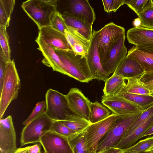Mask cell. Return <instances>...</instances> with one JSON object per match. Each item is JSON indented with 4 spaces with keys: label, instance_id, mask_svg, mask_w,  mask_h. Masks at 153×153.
<instances>
[{
    "label": "cell",
    "instance_id": "1",
    "mask_svg": "<svg viewBox=\"0 0 153 153\" xmlns=\"http://www.w3.org/2000/svg\"><path fill=\"white\" fill-rule=\"evenodd\" d=\"M45 98L46 105L45 113L53 120H86L70 108L66 95L58 91L51 88L48 89L46 93Z\"/></svg>",
    "mask_w": 153,
    "mask_h": 153
},
{
    "label": "cell",
    "instance_id": "2",
    "mask_svg": "<svg viewBox=\"0 0 153 153\" xmlns=\"http://www.w3.org/2000/svg\"><path fill=\"white\" fill-rule=\"evenodd\" d=\"M20 80L14 59L7 62L2 86L0 92V118L2 119L8 105L17 98L20 89Z\"/></svg>",
    "mask_w": 153,
    "mask_h": 153
},
{
    "label": "cell",
    "instance_id": "3",
    "mask_svg": "<svg viewBox=\"0 0 153 153\" xmlns=\"http://www.w3.org/2000/svg\"><path fill=\"white\" fill-rule=\"evenodd\" d=\"M54 51L69 76L82 82H88L93 79L85 57L76 54L73 50Z\"/></svg>",
    "mask_w": 153,
    "mask_h": 153
},
{
    "label": "cell",
    "instance_id": "4",
    "mask_svg": "<svg viewBox=\"0 0 153 153\" xmlns=\"http://www.w3.org/2000/svg\"><path fill=\"white\" fill-rule=\"evenodd\" d=\"M58 1L57 0H28L23 2L21 6L39 30L50 25L49 17L52 12L57 10Z\"/></svg>",
    "mask_w": 153,
    "mask_h": 153
},
{
    "label": "cell",
    "instance_id": "5",
    "mask_svg": "<svg viewBox=\"0 0 153 153\" xmlns=\"http://www.w3.org/2000/svg\"><path fill=\"white\" fill-rule=\"evenodd\" d=\"M142 112L120 115L113 127L100 141L95 152H102L115 147Z\"/></svg>",
    "mask_w": 153,
    "mask_h": 153
},
{
    "label": "cell",
    "instance_id": "6",
    "mask_svg": "<svg viewBox=\"0 0 153 153\" xmlns=\"http://www.w3.org/2000/svg\"><path fill=\"white\" fill-rule=\"evenodd\" d=\"M53 121L45 112L25 126L21 133V146L39 143L41 137L50 130Z\"/></svg>",
    "mask_w": 153,
    "mask_h": 153
},
{
    "label": "cell",
    "instance_id": "7",
    "mask_svg": "<svg viewBox=\"0 0 153 153\" xmlns=\"http://www.w3.org/2000/svg\"><path fill=\"white\" fill-rule=\"evenodd\" d=\"M98 49L102 66L105 62L111 50L125 33L124 28L111 22L98 31Z\"/></svg>",
    "mask_w": 153,
    "mask_h": 153
},
{
    "label": "cell",
    "instance_id": "8",
    "mask_svg": "<svg viewBox=\"0 0 153 153\" xmlns=\"http://www.w3.org/2000/svg\"><path fill=\"white\" fill-rule=\"evenodd\" d=\"M57 7L60 13H68L92 25L96 19L94 9L88 0H58Z\"/></svg>",
    "mask_w": 153,
    "mask_h": 153
},
{
    "label": "cell",
    "instance_id": "9",
    "mask_svg": "<svg viewBox=\"0 0 153 153\" xmlns=\"http://www.w3.org/2000/svg\"><path fill=\"white\" fill-rule=\"evenodd\" d=\"M119 115L112 114L102 120L91 123L87 128L86 142L91 151L96 152L100 141L113 127Z\"/></svg>",
    "mask_w": 153,
    "mask_h": 153
},
{
    "label": "cell",
    "instance_id": "10",
    "mask_svg": "<svg viewBox=\"0 0 153 153\" xmlns=\"http://www.w3.org/2000/svg\"><path fill=\"white\" fill-rule=\"evenodd\" d=\"M99 37L98 31L94 29L86 58L93 79L105 82L110 76L104 70L102 66L98 49Z\"/></svg>",
    "mask_w": 153,
    "mask_h": 153
},
{
    "label": "cell",
    "instance_id": "11",
    "mask_svg": "<svg viewBox=\"0 0 153 153\" xmlns=\"http://www.w3.org/2000/svg\"><path fill=\"white\" fill-rule=\"evenodd\" d=\"M45 153H73L68 139L49 131L41 138L39 142Z\"/></svg>",
    "mask_w": 153,
    "mask_h": 153
},
{
    "label": "cell",
    "instance_id": "12",
    "mask_svg": "<svg viewBox=\"0 0 153 153\" xmlns=\"http://www.w3.org/2000/svg\"><path fill=\"white\" fill-rule=\"evenodd\" d=\"M17 149L16 133L12 117L9 115L0 120L1 153H13Z\"/></svg>",
    "mask_w": 153,
    "mask_h": 153
},
{
    "label": "cell",
    "instance_id": "13",
    "mask_svg": "<svg viewBox=\"0 0 153 153\" xmlns=\"http://www.w3.org/2000/svg\"><path fill=\"white\" fill-rule=\"evenodd\" d=\"M101 101L112 114L117 115L138 113L144 110L118 95L111 96L104 95L102 97Z\"/></svg>",
    "mask_w": 153,
    "mask_h": 153
},
{
    "label": "cell",
    "instance_id": "14",
    "mask_svg": "<svg viewBox=\"0 0 153 153\" xmlns=\"http://www.w3.org/2000/svg\"><path fill=\"white\" fill-rule=\"evenodd\" d=\"M35 41L39 46L38 49L41 52L44 57L42 60V63L51 68L53 71L69 76V74L64 65L54 51L46 42L40 31Z\"/></svg>",
    "mask_w": 153,
    "mask_h": 153
},
{
    "label": "cell",
    "instance_id": "15",
    "mask_svg": "<svg viewBox=\"0 0 153 153\" xmlns=\"http://www.w3.org/2000/svg\"><path fill=\"white\" fill-rule=\"evenodd\" d=\"M66 95L70 108L80 116L90 122L91 102L88 98L76 88H71Z\"/></svg>",
    "mask_w": 153,
    "mask_h": 153
},
{
    "label": "cell",
    "instance_id": "16",
    "mask_svg": "<svg viewBox=\"0 0 153 153\" xmlns=\"http://www.w3.org/2000/svg\"><path fill=\"white\" fill-rule=\"evenodd\" d=\"M125 39V33L113 46L105 62L102 66L104 70L109 76L113 74L118 65L127 55Z\"/></svg>",
    "mask_w": 153,
    "mask_h": 153
},
{
    "label": "cell",
    "instance_id": "17",
    "mask_svg": "<svg viewBox=\"0 0 153 153\" xmlns=\"http://www.w3.org/2000/svg\"><path fill=\"white\" fill-rule=\"evenodd\" d=\"M45 41L54 50H73L65 35L49 25L39 30Z\"/></svg>",
    "mask_w": 153,
    "mask_h": 153
},
{
    "label": "cell",
    "instance_id": "18",
    "mask_svg": "<svg viewBox=\"0 0 153 153\" xmlns=\"http://www.w3.org/2000/svg\"><path fill=\"white\" fill-rule=\"evenodd\" d=\"M145 73L144 69L137 61L127 54L113 74L120 75L126 79L140 77Z\"/></svg>",
    "mask_w": 153,
    "mask_h": 153
},
{
    "label": "cell",
    "instance_id": "19",
    "mask_svg": "<svg viewBox=\"0 0 153 153\" xmlns=\"http://www.w3.org/2000/svg\"><path fill=\"white\" fill-rule=\"evenodd\" d=\"M130 44L137 46L153 45V29L139 26L129 29L126 34Z\"/></svg>",
    "mask_w": 153,
    "mask_h": 153
},
{
    "label": "cell",
    "instance_id": "20",
    "mask_svg": "<svg viewBox=\"0 0 153 153\" xmlns=\"http://www.w3.org/2000/svg\"><path fill=\"white\" fill-rule=\"evenodd\" d=\"M65 35L73 50L86 58L90 42L76 29L67 25Z\"/></svg>",
    "mask_w": 153,
    "mask_h": 153
},
{
    "label": "cell",
    "instance_id": "21",
    "mask_svg": "<svg viewBox=\"0 0 153 153\" xmlns=\"http://www.w3.org/2000/svg\"><path fill=\"white\" fill-rule=\"evenodd\" d=\"M153 125V114L127 137H123L115 147L123 149L132 146L143 136Z\"/></svg>",
    "mask_w": 153,
    "mask_h": 153
},
{
    "label": "cell",
    "instance_id": "22",
    "mask_svg": "<svg viewBox=\"0 0 153 153\" xmlns=\"http://www.w3.org/2000/svg\"><path fill=\"white\" fill-rule=\"evenodd\" d=\"M66 25L74 28L90 42L92 35V25L66 13H60Z\"/></svg>",
    "mask_w": 153,
    "mask_h": 153
},
{
    "label": "cell",
    "instance_id": "23",
    "mask_svg": "<svg viewBox=\"0 0 153 153\" xmlns=\"http://www.w3.org/2000/svg\"><path fill=\"white\" fill-rule=\"evenodd\" d=\"M127 54L137 61L145 73L153 71V54L141 50L134 45L128 50Z\"/></svg>",
    "mask_w": 153,
    "mask_h": 153
},
{
    "label": "cell",
    "instance_id": "24",
    "mask_svg": "<svg viewBox=\"0 0 153 153\" xmlns=\"http://www.w3.org/2000/svg\"><path fill=\"white\" fill-rule=\"evenodd\" d=\"M126 79L116 74H113L105 82L103 90L104 95L113 96L119 94L123 90L126 83Z\"/></svg>",
    "mask_w": 153,
    "mask_h": 153
},
{
    "label": "cell",
    "instance_id": "25",
    "mask_svg": "<svg viewBox=\"0 0 153 153\" xmlns=\"http://www.w3.org/2000/svg\"><path fill=\"white\" fill-rule=\"evenodd\" d=\"M118 95L144 110L153 105V94H132L122 91Z\"/></svg>",
    "mask_w": 153,
    "mask_h": 153
},
{
    "label": "cell",
    "instance_id": "26",
    "mask_svg": "<svg viewBox=\"0 0 153 153\" xmlns=\"http://www.w3.org/2000/svg\"><path fill=\"white\" fill-rule=\"evenodd\" d=\"M139 77L127 79V82L122 91L132 94H153L152 91L143 85Z\"/></svg>",
    "mask_w": 153,
    "mask_h": 153
},
{
    "label": "cell",
    "instance_id": "27",
    "mask_svg": "<svg viewBox=\"0 0 153 153\" xmlns=\"http://www.w3.org/2000/svg\"><path fill=\"white\" fill-rule=\"evenodd\" d=\"M15 4L14 0H0V26L7 28L9 26Z\"/></svg>",
    "mask_w": 153,
    "mask_h": 153
},
{
    "label": "cell",
    "instance_id": "28",
    "mask_svg": "<svg viewBox=\"0 0 153 153\" xmlns=\"http://www.w3.org/2000/svg\"><path fill=\"white\" fill-rule=\"evenodd\" d=\"M73 153H95L89 149L86 142L85 129L69 140Z\"/></svg>",
    "mask_w": 153,
    "mask_h": 153
},
{
    "label": "cell",
    "instance_id": "29",
    "mask_svg": "<svg viewBox=\"0 0 153 153\" xmlns=\"http://www.w3.org/2000/svg\"><path fill=\"white\" fill-rule=\"evenodd\" d=\"M90 122L94 123L108 117L110 112L105 107L97 101L90 104Z\"/></svg>",
    "mask_w": 153,
    "mask_h": 153
},
{
    "label": "cell",
    "instance_id": "30",
    "mask_svg": "<svg viewBox=\"0 0 153 153\" xmlns=\"http://www.w3.org/2000/svg\"><path fill=\"white\" fill-rule=\"evenodd\" d=\"M6 28L4 26H0V56L7 62L11 60V50Z\"/></svg>",
    "mask_w": 153,
    "mask_h": 153
},
{
    "label": "cell",
    "instance_id": "31",
    "mask_svg": "<svg viewBox=\"0 0 153 153\" xmlns=\"http://www.w3.org/2000/svg\"><path fill=\"white\" fill-rule=\"evenodd\" d=\"M153 144V136L140 141L133 146L124 149V153H142L146 152Z\"/></svg>",
    "mask_w": 153,
    "mask_h": 153
},
{
    "label": "cell",
    "instance_id": "32",
    "mask_svg": "<svg viewBox=\"0 0 153 153\" xmlns=\"http://www.w3.org/2000/svg\"><path fill=\"white\" fill-rule=\"evenodd\" d=\"M50 25L53 28L65 35L67 25L61 14L57 10L52 13L49 17Z\"/></svg>",
    "mask_w": 153,
    "mask_h": 153
},
{
    "label": "cell",
    "instance_id": "33",
    "mask_svg": "<svg viewBox=\"0 0 153 153\" xmlns=\"http://www.w3.org/2000/svg\"><path fill=\"white\" fill-rule=\"evenodd\" d=\"M50 131L56 132L65 137L68 140L74 138L78 134L58 121L53 120Z\"/></svg>",
    "mask_w": 153,
    "mask_h": 153
},
{
    "label": "cell",
    "instance_id": "34",
    "mask_svg": "<svg viewBox=\"0 0 153 153\" xmlns=\"http://www.w3.org/2000/svg\"><path fill=\"white\" fill-rule=\"evenodd\" d=\"M141 22L140 26L153 29V4L137 15Z\"/></svg>",
    "mask_w": 153,
    "mask_h": 153
},
{
    "label": "cell",
    "instance_id": "35",
    "mask_svg": "<svg viewBox=\"0 0 153 153\" xmlns=\"http://www.w3.org/2000/svg\"><path fill=\"white\" fill-rule=\"evenodd\" d=\"M152 114H153V105L142 112L140 116L134 121L123 137H127L137 127Z\"/></svg>",
    "mask_w": 153,
    "mask_h": 153
},
{
    "label": "cell",
    "instance_id": "36",
    "mask_svg": "<svg viewBox=\"0 0 153 153\" xmlns=\"http://www.w3.org/2000/svg\"><path fill=\"white\" fill-rule=\"evenodd\" d=\"M125 3L137 15L152 4V0H125Z\"/></svg>",
    "mask_w": 153,
    "mask_h": 153
},
{
    "label": "cell",
    "instance_id": "37",
    "mask_svg": "<svg viewBox=\"0 0 153 153\" xmlns=\"http://www.w3.org/2000/svg\"><path fill=\"white\" fill-rule=\"evenodd\" d=\"M59 121L78 134L83 132L91 124L90 122L87 120L83 121Z\"/></svg>",
    "mask_w": 153,
    "mask_h": 153
},
{
    "label": "cell",
    "instance_id": "38",
    "mask_svg": "<svg viewBox=\"0 0 153 153\" xmlns=\"http://www.w3.org/2000/svg\"><path fill=\"white\" fill-rule=\"evenodd\" d=\"M45 101H43L37 103L32 113L23 123V124L26 126L33 120L45 112L46 108Z\"/></svg>",
    "mask_w": 153,
    "mask_h": 153
},
{
    "label": "cell",
    "instance_id": "39",
    "mask_svg": "<svg viewBox=\"0 0 153 153\" xmlns=\"http://www.w3.org/2000/svg\"><path fill=\"white\" fill-rule=\"evenodd\" d=\"M104 10L107 13L116 12L122 5L125 4V0H102Z\"/></svg>",
    "mask_w": 153,
    "mask_h": 153
},
{
    "label": "cell",
    "instance_id": "40",
    "mask_svg": "<svg viewBox=\"0 0 153 153\" xmlns=\"http://www.w3.org/2000/svg\"><path fill=\"white\" fill-rule=\"evenodd\" d=\"M7 62L0 56V92L1 91L4 77L5 69Z\"/></svg>",
    "mask_w": 153,
    "mask_h": 153
},
{
    "label": "cell",
    "instance_id": "41",
    "mask_svg": "<svg viewBox=\"0 0 153 153\" xmlns=\"http://www.w3.org/2000/svg\"><path fill=\"white\" fill-rule=\"evenodd\" d=\"M140 82L142 83H146L153 80V71L145 73L139 77Z\"/></svg>",
    "mask_w": 153,
    "mask_h": 153
},
{
    "label": "cell",
    "instance_id": "42",
    "mask_svg": "<svg viewBox=\"0 0 153 153\" xmlns=\"http://www.w3.org/2000/svg\"><path fill=\"white\" fill-rule=\"evenodd\" d=\"M29 153H41V146L39 144L27 146Z\"/></svg>",
    "mask_w": 153,
    "mask_h": 153
},
{
    "label": "cell",
    "instance_id": "43",
    "mask_svg": "<svg viewBox=\"0 0 153 153\" xmlns=\"http://www.w3.org/2000/svg\"><path fill=\"white\" fill-rule=\"evenodd\" d=\"M103 153H124L123 149L116 147H110L103 152Z\"/></svg>",
    "mask_w": 153,
    "mask_h": 153
},
{
    "label": "cell",
    "instance_id": "44",
    "mask_svg": "<svg viewBox=\"0 0 153 153\" xmlns=\"http://www.w3.org/2000/svg\"><path fill=\"white\" fill-rule=\"evenodd\" d=\"M137 47L141 50L153 54V45Z\"/></svg>",
    "mask_w": 153,
    "mask_h": 153
},
{
    "label": "cell",
    "instance_id": "45",
    "mask_svg": "<svg viewBox=\"0 0 153 153\" xmlns=\"http://www.w3.org/2000/svg\"><path fill=\"white\" fill-rule=\"evenodd\" d=\"M142 83L144 87L153 93V80L146 83Z\"/></svg>",
    "mask_w": 153,
    "mask_h": 153
},
{
    "label": "cell",
    "instance_id": "46",
    "mask_svg": "<svg viewBox=\"0 0 153 153\" xmlns=\"http://www.w3.org/2000/svg\"><path fill=\"white\" fill-rule=\"evenodd\" d=\"M13 153H29L27 147L25 148H19L16 150Z\"/></svg>",
    "mask_w": 153,
    "mask_h": 153
},
{
    "label": "cell",
    "instance_id": "47",
    "mask_svg": "<svg viewBox=\"0 0 153 153\" xmlns=\"http://www.w3.org/2000/svg\"><path fill=\"white\" fill-rule=\"evenodd\" d=\"M141 22L139 18H137L134 19L133 22L134 27H137L140 26Z\"/></svg>",
    "mask_w": 153,
    "mask_h": 153
},
{
    "label": "cell",
    "instance_id": "48",
    "mask_svg": "<svg viewBox=\"0 0 153 153\" xmlns=\"http://www.w3.org/2000/svg\"><path fill=\"white\" fill-rule=\"evenodd\" d=\"M153 134V125L146 132L143 136L144 137L149 136Z\"/></svg>",
    "mask_w": 153,
    "mask_h": 153
},
{
    "label": "cell",
    "instance_id": "49",
    "mask_svg": "<svg viewBox=\"0 0 153 153\" xmlns=\"http://www.w3.org/2000/svg\"><path fill=\"white\" fill-rule=\"evenodd\" d=\"M153 151V144L149 149L146 151V152H150Z\"/></svg>",
    "mask_w": 153,
    "mask_h": 153
},
{
    "label": "cell",
    "instance_id": "50",
    "mask_svg": "<svg viewBox=\"0 0 153 153\" xmlns=\"http://www.w3.org/2000/svg\"><path fill=\"white\" fill-rule=\"evenodd\" d=\"M151 153V152H143V153Z\"/></svg>",
    "mask_w": 153,
    "mask_h": 153
},
{
    "label": "cell",
    "instance_id": "51",
    "mask_svg": "<svg viewBox=\"0 0 153 153\" xmlns=\"http://www.w3.org/2000/svg\"><path fill=\"white\" fill-rule=\"evenodd\" d=\"M95 153H103V152H99V153H96V152Z\"/></svg>",
    "mask_w": 153,
    "mask_h": 153
},
{
    "label": "cell",
    "instance_id": "52",
    "mask_svg": "<svg viewBox=\"0 0 153 153\" xmlns=\"http://www.w3.org/2000/svg\"><path fill=\"white\" fill-rule=\"evenodd\" d=\"M152 2L153 4V0H152Z\"/></svg>",
    "mask_w": 153,
    "mask_h": 153
},
{
    "label": "cell",
    "instance_id": "53",
    "mask_svg": "<svg viewBox=\"0 0 153 153\" xmlns=\"http://www.w3.org/2000/svg\"><path fill=\"white\" fill-rule=\"evenodd\" d=\"M151 153H153V151L152 152H150Z\"/></svg>",
    "mask_w": 153,
    "mask_h": 153
},
{
    "label": "cell",
    "instance_id": "54",
    "mask_svg": "<svg viewBox=\"0 0 153 153\" xmlns=\"http://www.w3.org/2000/svg\"></svg>",
    "mask_w": 153,
    "mask_h": 153
}]
</instances>
